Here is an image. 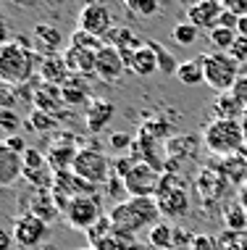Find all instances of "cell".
Masks as SVG:
<instances>
[{
	"mask_svg": "<svg viewBox=\"0 0 247 250\" xmlns=\"http://www.w3.org/2000/svg\"><path fill=\"white\" fill-rule=\"evenodd\" d=\"M195 190L203 195L205 200H213V195H221V190H226V177L221 171L203 168L200 177H197V182H195Z\"/></svg>",
	"mask_w": 247,
	"mask_h": 250,
	"instance_id": "24",
	"label": "cell"
},
{
	"mask_svg": "<svg viewBox=\"0 0 247 250\" xmlns=\"http://www.w3.org/2000/svg\"><path fill=\"white\" fill-rule=\"evenodd\" d=\"M129 250H155V248H152L150 242H134V245H132Z\"/></svg>",
	"mask_w": 247,
	"mask_h": 250,
	"instance_id": "52",
	"label": "cell"
},
{
	"mask_svg": "<svg viewBox=\"0 0 247 250\" xmlns=\"http://www.w3.org/2000/svg\"><path fill=\"white\" fill-rule=\"evenodd\" d=\"M84 234H87V240H90V248H92V245H97L100 240H105L108 234H113V221H111V216H103V219H100L95 227L87 229Z\"/></svg>",
	"mask_w": 247,
	"mask_h": 250,
	"instance_id": "37",
	"label": "cell"
},
{
	"mask_svg": "<svg viewBox=\"0 0 247 250\" xmlns=\"http://www.w3.org/2000/svg\"><path fill=\"white\" fill-rule=\"evenodd\" d=\"M5 145H8L13 153H19V155L26 153V143H24L21 137H19V134H13V137H5Z\"/></svg>",
	"mask_w": 247,
	"mask_h": 250,
	"instance_id": "48",
	"label": "cell"
},
{
	"mask_svg": "<svg viewBox=\"0 0 247 250\" xmlns=\"http://www.w3.org/2000/svg\"><path fill=\"white\" fill-rule=\"evenodd\" d=\"M203 58V71H205V84L213 92H231V87L237 84L239 74H242V63L234 61L229 53L213 50L205 53Z\"/></svg>",
	"mask_w": 247,
	"mask_h": 250,
	"instance_id": "4",
	"label": "cell"
},
{
	"mask_svg": "<svg viewBox=\"0 0 247 250\" xmlns=\"http://www.w3.org/2000/svg\"><path fill=\"white\" fill-rule=\"evenodd\" d=\"M226 11V5L221 0H195V3L187 8V21L195 24L197 29H216L221 13Z\"/></svg>",
	"mask_w": 247,
	"mask_h": 250,
	"instance_id": "12",
	"label": "cell"
},
{
	"mask_svg": "<svg viewBox=\"0 0 247 250\" xmlns=\"http://www.w3.org/2000/svg\"><path fill=\"white\" fill-rule=\"evenodd\" d=\"M152 50H155V58H158V69H161V74H176L179 69V63H176V58L171 56L169 50L163 48L161 42H148Z\"/></svg>",
	"mask_w": 247,
	"mask_h": 250,
	"instance_id": "36",
	"label": "cell"
},
{
	"mask_svg": "<svg viewBox=\"0 0 247 250\" xmlns=\"http://www.w3.org/2000/svg\"><path fill=\"white\" fill-rule=\"evenodd\" d=\"M45 237H48V221H42L39 216L29 213V211L16 216V221H13V240H16V245L37 248Z\"/></svg>",
	"mask_w": 247,
	"mask_h": 250,
	"instance_id": "10",
	"label": "cell"
},
{
	"mask_svg": "<svg viewBox=\"0 0 247 250\" xmlns=\"http://www.w3.org/2000/svg\"><path fill=\"white\" fill-rule=\"evenodd\" d=\"M19 126H21L19 113L13 111V108H0V129L5 132V137H13V134L19 132Z\"/></svg>",
	"mask_w": 247,
	"mask_h": 250,
	"instance_id": "38",
	"label": "cell"
},
{
	"mask_svg": "<svg viewBox=\"0 0 247 250\" xmlns=\"http://www.w3.org/2000/svg\"><path fill=\"white\" fill-rule=\"evenodd\" d=\"M76 153L79 147L74 143V137H69V134L63 132V137H58L56 143L48 147V166L53 171H71L74 168V161H76Z\"/></svg>",
	"mask_w": 247,
	"mask_h": 250,
	"instance_id": "13",
	"label": "cell"
},
{
	"mask_svg": "<svg viewBox=\"0 0 247 250\" xmlns=\"http://www.w3.org/2000/svg\"><path fill=\"white\" fill-rule=\"evenodd\" d=\"M173 77L179 79L184 87H195L200 82H205V71H203V58H192V61H182Z\"/></svg>",
	"mask_w": 247,
	"mask_h": 250,
	"instance_id": "26",
	"label": "cell"
},
{
	"mask_svg": "<svg viewBox=\"0 0 247 250\" xmlns=\"http://www.w3.org/2000/svg\"><path fill=\"white\" fill-rule=\"evenodd\" d=\"M224 224L229 232H237V234H245L247 232V208L242 203H231L224 213Z\"/></svg>",
	"mask_w": 247,
	"mask_h": 250,
	"instance_id": "29",
	"label": "cell"
},
{
	"mask_svg": "<svg viewBox=\"0 0 247 250\" xmlns=\"http://www.w3.org/2000/svg\"><path fill=\"white\" fill-rule=\"evenodd\" d=\"M32 48L39 56H53V53H61L63 48V32L53 24H37L32 29Z\"/></svg>",
	"mask_w": 247,
	"mask_h": 250,
	"instance_id": "15",
	"label": "cell"
},
{
	"mask_svg": "<svg viewBox=\"0 0 247 250\" xmlns=\"http://www.w3.org/2000/svg\"><path fill=\"white\" fill-rule=\"evenodd\" d=\"M79 29L90 32L92 37H100L105 42L108 35L116 26H113V13L105 3H84L82 11H79Z\"/></svg>",
	"mask_w": 247,
	"mask_h": 250,
	"instance_id": "9",
	"label": "cell"
},
{
	"mask_svg": "<svg viewBox=\"0 0 247 250\" xmlns=\"http://www.w3.org/2000/svg\"><path fill=\"white\" fill-rule=\"evenodd\" d=\"M19 177H24V161L19 153H13L5 140L0 143V187L13 185Z\"/></svg>",
	"mask_w": 247,
	"mask_h": 250,
	"instance_id": "18",
	"label": "cell"
},
{
	"mask_svg": "<svg viewBox=\"0 0 247 250\" xmlns=\"http://www.w3.org/2000/svg\"><path fill=\"white\" fill-rule=\"evenodd\" d=\"M208 40H210V45L216 50L229 53L231 45H234V40H237V32L234 29H226V26H216V29L208 32Z\"/></svg>",
	"mask_w": 247,
	"mask_h": 250,
	"instance_id": "32",
	"label": "cell"
},
{
	"mask_svg": "<svg viewBox=\"0 0 247 250\" xmlns=\"http://www.w3.org/2000/svg\"><path fill=\"white\" fill-rule=\"evenodd\" d=\"M231 95H234L239 103H242V108L247 111V74H239L237 84L231 87Z\"/></svg>",
	"mask_w": 247,
	"mask_h": 250,
	"instance_id": "44",
	"label": "cell"
},
{
	"mask_svg": "<svg viewBox=\"0 0 247 250\" xmlns=\"http://www.w3.org/2000/svg\"><path fill=\"white\" fill-rule=\"evenodd\" d=\"M132 245H134V242H126L124 237H118V234L113 232L105 240H100L97 245H92V250H129Z\"/></svg>",
	"mask_w": 247,
	"mask_h": 250,
	"instance_id": "40",
	"label": "cell"
},
{
	"mask_svg": "<svg viewBox=\"0 0 247 250\" xmlns=\"http://www.w3.org/2000/svg\"><path fill=\"white\" fill-rule=\"evenodd\" d=\"M155 203L166 219H182L190 211V185L179 174H163Z\"/></svg>",
	"mask_w": 247,
	"mask_h": 250,
	"instance_id": "5",
	"label": "cell"
},
{
	"mask_svg": "<svg viewBox=\"0 0 247 250\" xmlns=\"http://www.w3.org/2000/svg\"><path fill=\"white\" fill-rule=\"evenodd\" d=\"M173 229L169 221H158L155 227L148 232V242L155 250H173Z\"/></svg>",
	"mask_w": 247,
	"mask_h": 250,
	"instance_id": "28",
	"label": "cell"
},
{
	"mask_svg": "<svg viewBox=\"0 0 247 250\" xmlns=\"http://www.w3.org/2000/svg\"><path fill=\"white\" fill-rule=\"evenodd\" d=\"M29 129L37 132V134H48V132H53V129H58V119L35 108V111L29 113Z\"/></svg>",
	"mask_w": 247,
	"mask_h": 250,
	"instance_id": "33",
	"label": "cell"
},
{
	"mask_svg": "<svg viewBox=\"0 0 247 250\" xmlns=\"http://www.w3.org/2000/svg\"><path fill=\"white\" fill-rule=\"evenodd\" d=\"M229 56L234 61H239V63H247V37L237 35L234 45H231V50H229Z\"/></svg>",
	"mask_w": 247,
	"mask_h": 250,
	"instance_id": "43",
	"label": "cell"
},
{
	"mask_svg": "<svg viewBox=\"0 0 247 250\" xmlns=\"http://www.w3.org/2000/svg\"><path fill=\"white\" fill-rule=\"evenodd\" d=\"M126 66H129V71H132V74H137V77H152L155 71H161V69H158L155 50H152L148 42H145L139 50L132 53V58L126 61Z\"/></svg>",
	"mask_w": 247,
	"mask_h": 250,
	"instance_id": "21",
	"label": "cell"
},
{
	"mask_svg": "<svg viewBox=\"0 0 247 250\" xmlns=\"http://www.w3.org/2000/svg\"><path fill=\"white\" fill-rule=\"evenodd\" d=\"M100 219H103V203H100L97 195H79L63 211V221L71 229H76V232H87Z\"/></svg>",
	"mask_w": 247,
	"mask_h": 250,
	"instance_id": "7",
	"label": "cell"
},
{
	"mask_svg": "<svg viewBox=\"0 0 247 250\" xmlns=\"http://www.w3.org/2000/svg\"><path fill=\"white\" fill-rule=\"evenodd\" d=\"M221 3L237 16H247V0H221Z\"/></svg>",
	"mask_w": 247,
	"mask_h": 250,
	"instance_id": "47",
	"label": "cell"
},
{
	"mask_svg": "<svg viewBox=\"0 0 247 250\" xmlns=\"http://www.w3.org/2000/svg\"><path fill=\"white\" fill-rule=\"evenodd\" d=\"M124 5L137 19H150L158 13V0H124Z\"/></svg>",
	"mask_w": 247,
	"mask_h": 250,
	"instance_id": "35",
	"label": "cell"
},
{
	"mask_svg": "<svg viewBox=\"0 0 247 250\" xmlns=\"http://www.w3.org/2000/svg\"><path fill=\"white\" fill-rule=\"evenodd\" d=\"M39 61L42 56L32 48V40H11L0 48V82L11 87L29 84L39 69Z\"/></svg>",
	"mask_w": 247,
	"mask_h": 250,
	"instance_id": "2",
	"label": "cell"
},
{
	"mask_svg": "<svg viewBox=\"0 0 247 250\" xmlns=\"http://www.w3.org/2000/svg\"><path fill=\"white\" fill-rule=\"evenodd\" d=\"M129 71L126 69V61L121 56V50L113 48V45H103V48L97 50V66H95V74L97 79H103V82H118V79L124 77V74Z\"/></svg>",
	"mask_w": 247,
	"mask_h": 250,
	"instance_id": "11",
	"label": "cell"
},
{
	"mask_svg": "<svg viewBox=\"0 0 247 250\" xmlns=\"http://www.w3.org/2000/svg\"><path fill=\"white\" fill-rule=\"evenodd\" d=\"M134 140L137 137H132V134H126V132H113L111 134V147L113 150H132Z\"/></svg>",
	"mask_w": 247,
	"mask_h": 250,
	"instance_id": "41",
	"label": "cell"
},
{
	"mask_svg": "<svg viewBox=\"0 0 247 250\" xmlns=\"http://www.w3.org/2000/svg\"><path fill=\"white\" fill-rule=\"evenodd\" d=\"M218 171H221L229 182H234V185H245L247 161L242 158V155H229V158H221V168H218Z\"/></svg>",
	"mask_w": 247,
	"mask_h": 250,
	"instance_id": "27",
	"label": "cell"
},
{
	"mask_svg": "<svg viewBox=\"0 0 247 250\" xmlns=\"http://www.w3.org/2000/svg\"><path fill=\"white\" fill-rule=\"evenodd\" d=\"M21 161H24V171H35V168L48 166V158H45L37 147H26V153L21 155Z\"/></svg>",
	"mask_w": 247,
	"mask_h": 250,
	"instance_id": "39",
	"label": "cell"
},
{
	"mask_svg": "<svg viewBox=\"0 0 247 250\" xmlns=\"http://www.w3.org/2000/svg\"><path fill=\"white\" fill-rule=\"evenodd\" d=\"M242 132H245V145H247V113L242 116Z\"/></svg>",
	"mask_w": 247,
	"mask_h": 250,
	"instance_id": "53",
	"label": "cell"
},
{
	"mask_svg": "<svg viewBox=\"0 0 247 250\" xmlns=\"http://www.w3.org/2000/svg\"><path fill=\"white\" fill-rule=\"evenodd\" d=\"M237 24H239V16L231 13L229 8L221 13V19H218V26H226V29H234V32H237Z\"/></svg>",
	"mask_w": 247,
	"mask_h": 250,
	"instance_id": "46",
	"label": "cell"
},
{
	"mask_svg": "<svg viewBox=\"0 0 247 250\" xmlns=\"http://www.w3.org/2000/svg\"><path fill=\"white\" fill-rule=\"evenodd\" d=\"M239 203H242V206H245V208H247V185H245V187H242V200H239Z\"/></svg>",
	"mask_w": 247,
	"mask_h": 250,
	"instance_id": "54",
	"label": "cell"
},
{
	"mask_svg": "<svg viewBox=\"0 0 247 250\" xmlns=\"http://www.w3.org/2000/svg\"><path fill=\"white\" fill-rule=\"evenodd\" d=\"M237 35L247 37V16H239V24H237Z\"/></svg>",
	"mask_w": 247,
	"mask_h": 250,
	"instance_id": "51",
	"label": "cell"
},
{
	"mask_svg": "<svg viewBox=\"0 0 247 250\" xmlns=\"http://www.w3.org/2000/svg\"><path fill=\"white\" fill-rule=\"evenodd\" d=\"M71 171H74L79 179H84L87 185H92V187L105 185L108 179H113V177H111L113 164L97 150V147H90V145H87V147H79L76 161H74V168H71Z\"/></svg>",
	"mask_w": 247,
	"mask_h": 250,
	"instance_id": "6",
	"label": "cell"
},
{
	"mask_svg": "<svg viewBox=\"0 0 247 250\" xmlns=\"http://www.w3.org/2000/svg\"><path fill=\"white\" fill-rule=\"evenodd\" d=\"M197 37H200V29L190 21L173 24V29H171V40L179 45V48H192V45L197 42Z\"/></svg>",
	"mask_w": 247,
	"mask_h": 250,
	"instance_id": "30",
	"label": "cell"
},
{
	"mask_svg": "<svg viewBox=\"0 0 247 250\" xmlns=\"http://www.w3.org/2000/svg\"><path fill=\"white\" fill-rule=\"evenodd\" d=\"M111 119H113V103L100 100V98H92L90 105H87V116H84L90 134H100L105 126L111 124Z\"/></svg>",
	"mask_w": 247,
	"mask_h": 250,
	"instance_id": "19",
	"label": "cell"
},
{
	"mask_svg": "<svg viewBox=\"0 0 247 250\" xmlns=\"http://www.w3.org/2000/svg\"><path fill=\"white\" fill-rule=\"evenodd\" d=\"M32 103H35L37 111H45V113H50V116H61L63 113V108H66V100H63V92H61V87H56V84H37L35 87V92H32Z\"/></svg>",
	"mask_w": 247,
	"mask_h": 250,
	"instance_id": "14",
	"label": "cell"
},
{
	"mask_svg": "<svg viewBox=\"0 0 247 250\" xmlns=\"http://www.w3.org/2000/svg\"><path fill=\"white\" fill-rule=\"evenodd\" d=\"M3 90H5V84L0 82V108H3Z\"/></svg>",
	"mask_w": 247,
	"mask_h": 250,
	"instance_id": "55",
	"label": "cell"
},
{
	"mask_svg": "<svg viewBox=\"0 0 247 250\" xmlns=\"http://www.w3.org/2000/svg\"><path fill=\"white\" fill-rule=\"evenodd\" d=\"M37 77L42 79L45 84H56L61 87L66 79L71 77L69 66H66V58L63 53H53V56H42L39 61V69H37Z\"/></svg>",
	"mask_w": 247,
	"mask_h": 250,
	"instance_id": "17",
	"label": "cell"
},
{
	"mask_svg": "<svg viewBox=\"0 0 247 250\" xmlns=\"http://www.w3.org/2000/svg\"><path fill=\"white\" fill-rule=\"evenodd\" d=\"M242 74H247V63H245V66H242Z\"/></svg>",
	"mask_w": 247,
	"mask_h": 250,
	"instance_id": "56",
	"label": "cell"
},
{
	"mask_svg": "<svg viewBox=\"0 0 247 250\" xmlns=\"http://www.w3.org/2000/svg\"><path fill=\"white\" fill-rule=\"evenodd\" d=\"M63 58H66V66H69L71 74H76V77H97L95 74V66H97V53L95 50H82V48H74V45H69V48L63 50Z\"/></svg>",
	"mask_w": 247,
	"mask_h": 250,
	"instance_id": "16",
	"label": "cell"
},
{
	"mask_svg": "<svg viewBox=\"0 0 247 250\" xmlns=\"http://www.w3.org/2000/svg\"><path fill=\"white\" fill-rule=\"evenodd\" d=\"M29 213L39 216L42 221H53L56 216H61V208L56 206V200H53V192H50V190H35V198H32Z\"/></svg>",
	"mask_w": 247,
	"mask_h": 250,
	"instance_id": "25",
	"label": "cell"
},
{
	"mask_svg": "<svg viewBox=\"0 0 247 250\" xmlns=\"http://www.w3.org/2000/svg\"><path fill=\"white\" fill-rule=\"evenodd\" d=\"M203 145L210 155L218 158H229V155H239L245 150V132L242 121H229V119H213L203 129Z\"/></svg>",
	"mask_w": 247,
	"mask_h": 250,
	"instance_id": "3",
	"label": "cell"
},
{
	"mask_svg": "<svg viewBox=\"0 0 247 250\" xmlns=\"http://www.w3.org/2000/svg\"><path fill=\"white\" fill-rule=\"evenodd\" d=\"M161 179H163V171H158L155 166L139 161L124 177V190L129 192V198H155Z\"/></svg>",
	"mask_w": 247,
	"mask_h": 250,
	"instance_id": "8",
	"label": "cell"
},
{
	"mask_svg": "<svg viewBox=\"0 0 247 250\" xmlns=\"http://www.w3.org/2000/svg\"><path fill=\"white\" fill-rule=\"evenodd\" d=\"M69 45H74V48H82V50H100L103 48V40L100 37H92L90 32H84V29H74V35L69 37Z\"/></svg>",
	"mask_w": 247,
	"mask_h": 250,
	"instance_id": "34",
	"label": "cell"
},
{
	"mask_svg": "<svg viewBox=\"0 0 247 250\" xmlns=\"http://www.w3.org/2000/svg\"><path fill=\"white\" fill-rule=\"evenodd\" d=\"M192 240H195V234H192V232H187V229H182V227L173 229V245L182 248V245H190Z\"/></svg>",
	"mask_w": 247,
	"mask_h": 250,
	"instance_id": "45",
	"label": "cell"
},
{
	"mask_svg": "<svg viewBox=\"0 0 247 250\" xmlns=\"http://www.w3.org/2000/svg\"><path fill=\"white\" fill-rule=\"evenodd\" d=\"M8 42H11V24H8V19L0 13V48L8 45Z\"/></svg>",
	"mask_w": 247,
	"mask_h": 250,
	"instance_id": "49",
	"label": "cell"
},
{
	"mask_svg": "<svg viewBox=\"0 0 247 250\" xmlns=\"http://www.w3.org/2000/svg\"><path fill=\"white\" fill-rule=\"evenodd\" d=\"M105 45H113V48H118L121 50V56H124V61H129L132 58V53L134 50H139L145 45V40L142 37H137L134 32L129 29V26H116V29L108 35V40H105ZM129 69V66H126Z\"/></svg>",
	"mask_w": 247,
	"mask_h": 250,
	"instance_id": "20",
	"label": "cell"
},
{
	"mask_svg": "<svg viewBox=\"0 0 247 250\" xmlns=\"http://www.w3.org/2000/svg\"><path fill=\"white\" fill-rule=\"evenodd\" d=\"M24 179L29 182L35 190H53V182H56V171L50 166L35 168V171H24Z\"/></svg>",
	"mask_w": 247,
	"mask_h": 250,
	"instance_id": "31",
	"label": "cell"
},
{
	"mask_svg": "<svg viewBox=\"0 0 247 250\" xmlns=\"http://www.w3.org/2000/svg\"><path fill=\"white\" fill-rule=\"evenodd\" d=\"M111 221L113 232L126 242H137L139 232H150L161 219V208H158L155 198H129L121 200L111 208Z\"/></svg>",
	"mask_w": 247,
	"mask_h": 250,
	"instance_id": "1",
	"label": "cell"
},
{
	"mask_svg": "<svg viewBox=\"0 0 247 250\" xmlns=\"http://www.w3.org/2000/svg\"><path fill=\"white\" fill-rule=\"evenodd\" d=\"M190 250H218V240L210 234H195V240L190 242Z\"/></svg>",
	"mask_w": 247,
	"mask_h": 250,
	"instance_id": "42",
	"label": "cell"
},
{
	"mask_svg": "<svg viewBox=\"0 0 247 250\" xmlns=\"http://www.w3.org/2000/svg\"><path fill=\"white\" fill-rule=\"evenodd\" d=\"M210 111H213V119H229V121H242V116L247 113L242 108V103L231 92H218L213 105H210Z\"/></svg>",
	"mask_w": 247,
	"mask_h": 250,
	"instance_id": "22",
	"label": "cell"
},
{
	"mask_svg": "<svg viewBox=\"0 0 247 250\" xmlns=\"http://www.w3.org/2000/svg\"><path fill=\"white\" fill-rule=\"evenodd\" d=\"M61 92H63V100L66 105H90V84H87L84 77H76L71 74L69 79L61 84Z\"/></svg>",
	"mask_w": 247,
	"mask_h": 250,
	"instance_id": "23",
	"label": "cell"
},
{
	"mask_svg": "<svg viewBox=\"0 0 247 250\" xmlns=\"http://www.w3.org/2000/svg\"><path fill=\"white\" fill-rule=\"evenodd\" d=\"M13 232H8L5 227H0V250H11V245H13Z\"/></svg>",
	"mask_w": 247,
	"mask_h": 250,
	"instance_id": "50",
	"label": "cell"
}]
</instances>
